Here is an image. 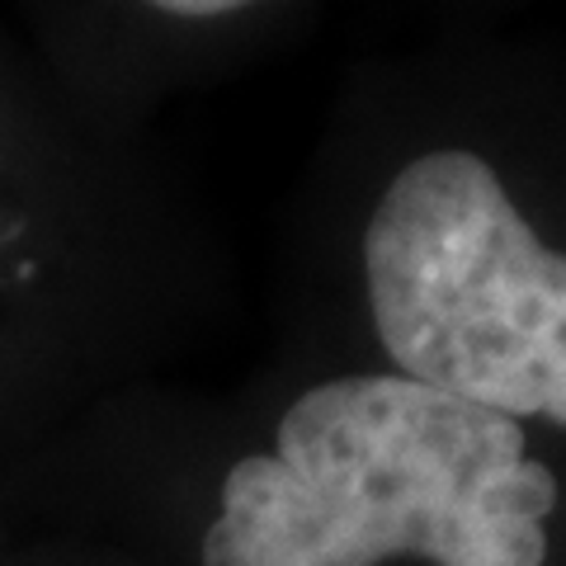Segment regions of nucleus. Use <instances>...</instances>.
I'll return each instance as SVG.
<instances>
[{"label":"nucleus","mask_w":566,"mask_h":566,"mask_svg":"<svg viewBox=\"0 0 566 566\" xmlns=\"http://www.w3.org/2000/svg\"><path fill=\"white\" fill-rule=\"evenodd\" d=\"M283 354L566 434V48L453 33L354 71L293 212Z\"/></svg>","instance_id":"obj_1"},{"label":"nucleus","mask_w":566,"mask_h":566,"mask_svg":"<svg viewBox=\"0 0 566 566\" xmlns=\"http://www.w3.org/2000/svg\"><path fill=\"white\" fill-rule=\"evenodd\" d=\"M33 528L142 566H566V434L349 359L99 411Z\"/></svg>","instance_id":"obj_2"},{"label":"nucleus","mask_w":566,"mask_h":566,"mask_svg":"<svg viewBox=\"0 0 566 566\" xmlns=\"http://www.w3.org/2000/svg\"><path fill=\"white\" fill-rule=\"evenodd\" d=\"M227 303L222 245L151 137L0 24V547L95 416L170 387Z\"/></svg>","instance_id":"obj_3"},{"label":"nucleus","mask_w":566,"mask_h":566,"mask_svg":"<svg viewBox=\"0 0 566 566\" xmlns=\"http://www.w3.org/2000/svg\"><path fill=\"white\" fill-rule=\"evenodd\" d=\"M289 24L279 6L241 0H161V6L81 10V20H52L57 43L39 48L71 95L99 114L137 123L142 104L175 81H193L203 66H232Z\"/></svg>","instance_id":"obj_4"},{"label":"nucleus","mask_w":566,"mask_h":566,"mask_svg":"<svg viewBox=\"0 0 566 566\" xmlns=\"http://www.w3.org/2000/svg\"><path fill=\"white\" fill-rule=\"evenodd\" d=\"M0 566H142L123 547L81 528H29L24 538L0 547Z\"/></svg>","instance_id":"obj_5"}]
</instances>
